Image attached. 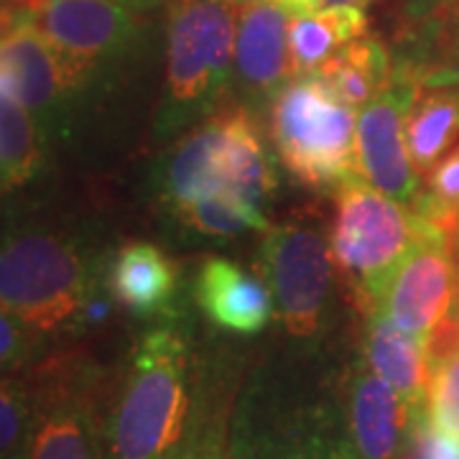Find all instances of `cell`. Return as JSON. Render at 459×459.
<instances>
[{
	"mask_svg": "<svg viewBox=\"0 0 459 459\" xmlns=\"http://www.w3.org/2000/svg\"><path fill=\"white\" fill-rule=\"evenodd\" d=\"M457 261H459V258H457Z\"/></svg>",
	"mask_w": 459,
	"mask_h": 459,
	"instance_id": "obj_35",
	"label": "cell"
},
{
	"mask_svg": "<svg viewBox=\"0 0 459 459\" xmlns=\"http://www.w3.org/2000/svg\"><path fill=\"white\" fill-rule=\"evenodd\" d=\"M181 273L177 261L146 240H128L105 263V291L123 312L159 319L174 312Z\"/></svg>",
	"mask_w": 459,
	"mask_h": 459,
	"instance_id": "obj_14",
	"label": "cell"
},
{
	"mask_svg": "<svg viewBox=\"0 0 459 459\" xmlns=\"http://www.w3.org/2000/svg\"><path fill=\"white\" fill-rule=\"evenodd\" d=\"M421 87L394 66L391 84L358 115L355 166L358 177L395 202L413 207L421 195V177L411 161L403 120Z\"/></svg>",
	"mask_w": 459,
	"mask_h": 459,
	"instance_id": "obj_11",
	"label": "cell"
},
{
	"mask_svg": "<svg viewBox=\"0 0 459 459\" xmlns=\"http://www.w3.org/2000/svg\"><path fill=\"white\" fill-rule=\"evenodd\" d=\"M370 21L358 5H327L291 23V59L296 77L314 74L332 54L368 33Z\"/></svg>",
	"mask_w": 459,
	"mask_h": 459,
	"instance_id": "obj_20",
	"label": "cell"
},
{
	"mask_svg": "<svg viewBox=\"0 0 459 459\" xmlns=\"http://www.w3.org/2000/svg\"><path fill=\"white\" fill-rule=\"evenodd\" d=\"M334 98L350 108H365L394 80V51L380 36L365 33L332 54L314 72Z\"/></svg>",
	"mask_w": 459,
	"mask_h": 459,
	"instance_id": "obj_18",
	"label": "cell"
},
{
	"mask_svg": "<svg viewBox=\"0 0 459 459\" xmlns=\"http://www.w3.org/2000/svg\"><path fill=\"white\" fill-rule=\"evenodd\" d=\"M273 189L276 171L265 138L243 105L184 135L161 174V197L174 214L202 197H235L263 210Z\"/></svg>",
	"mask_w": 459,
	"mask_h": 459,
	"instance_id": "obj_4",
	"label": "cell"
},
{
	"mask_svg": "<svg viewBox=\"0 0 459 459\" xmlns=\"http://www.w3.org/2000/svg\"><path fill=\"white\" fill-rule=\"evenodd\" d=\"M329 240L312 225H271L261 243V271L276 301V314L294 337L319 329L332 283Z\"/></svg>",
	"mask_w": 459,
	"mask_h": 459,
	"instance_id": "obj_9",
	"label": "cell"
},
{
	"mask_svg": "<svg viewBox=\"0 0 459 459\" xmlns=\"http://www.w3.org/2000/svg\"><path fill=\"white\" fill-rule=\"evenodd\" d=\"M380 312L427 342L434 329L459 312L457 243L427 240L413 247L388 281Z\"/></svg>",
	"mask_w": 459,
	"mask_h": 459,
	"instance_id": "obj_12",
	"label": "cell"
},
{
	"mask_svg": "<svg viewBox=\"0 0 459 459\" xmlns=\"http://www.w3.org/2000/svg\"><path fill=\"white\" fill-rule=\"evenodd\" d=\"M90 90L92 82L29 21L18 18L0 36V95L26 108L49 135Z\"/></svg>",
	"mask_w": 459,
	"mask_h": 459,
	"instance_id": "obj_10",
	"label": "cell"
},
{
	"mask_svg": "<svg viewBox=\"0 0 459 459\" xmlns=\"http://www.w3.org/2000/svg\"><path fill=\"white\" fill-rule=\"evenodd\" d=\"M44 33L92 87L128 59L143 31L138 8L120 0H5Z\"/></svg>",
	"mask_w": 459,
	"mask_h": 459,
	"instance_id": "obj_8",
	"label": "cell"
},
{
	"mask_svg": "<svg viewBox=\"0 0 459 459\" xmlns=\"http://www.w3.org/2000/svg\"><path fill=\"white\" fill-rule=\"evenodd\" d=\"M398 459H459V437L434 427L421 406L411 413L403 452Z\"/></svg>",
	"mask_w": 459,
	"mask_h": 459,
	"instance_id": "obj_26",
	"label": "cell"
},
{
	"mask_svg": "<svg viewBox=\"0 0 459 459\" xmlns=\"http://www.w3.org/2000/svg\"><path fill=\"white\" fill-rule=\"evenodd\" d=\"M406 146L419 177L429 174L459 146V87H429L403 120Z\"/></svg>",
	"mask_w": 459,
	"mask_h": 459,
	"instance_id": "obj_19",
	"label": "cell"
},
{
	"mask_svg": "<svg viewBox=\"0 0 459 459\" xmlns=\"http://www.w3.org/2000/svg\"><path fill=\"white\" fill-rule=\"evenodd\" d=\"M424 411L434 427L459 437V347L431 368Z\"/></svg>",
	"mask_w": 459,
	"mask_h": 459,
	"instance_id": "obj_25",
	"label": "cell"
},
{
	"mask_svg": "<svg viewBox=\"0 0 459 459\" xmlns=\"http://www.w3.org/2000/svg\"><path fill=\"white\" fill-rule=\"evenodd\" d=\"M49 159V131L26 108L0 95V195L31 184Z\"/></svg>",
	"mask_w": 459,
	"mask_h": 459,
	"instance_id": "obj_21",
	"label": "cell"
},
{
	"mask_svg": "<svg viewBox=\"0 0 459 459\" xmlns=\"http://www.w3.org/2000/svg\"><path fill=\"white\" fill-rule=\"evenodd\" d=\"M36 421L33 377L0 373V459H23Z\"/></svg>",
	"mask_w": 459,
	"mask_h": 459,
	"instance_id": "obj_22",
	"label": "cell"
},
{
	"mask_svg": "<svg viewBox=\"0 0 459 459\" xmlns=\"http://www.w3.org/2000/svg\"><path fill=\"white\" fill-rule=\"evenodd\" d=\"M427 240H452L429 220L355 174L337 189L329 253L347 299L368 316L380 309L385 286L411 250ZM457 243V240H452Z\"/></svg>",
	"mask_w": 459,
	"mask_h": 459,
	"instance_id": "obj_3",
	"label": "cell"
},
{
	"mask_svg": "<svg viewBox=\"0 0 459 459\" xmlns=\"http://www.w3.org/2000/svg\"><path fill=\"white\" fill-rule=\"evenodd\" d=\"M235 33V0H169L161 128H179L222 95L232 72Z\"/></svg>",
	"mask_w": 459,
	"mask_h": 459,
	"instance_id": "obj_6",
	"label": "cell"
},
{
	"mask_svg": "<svg viewBox=\"0 0 459 459\" xmlns=\"http://www.w3.org/2000/svg\"><path fill=\"white\" fill-rule=\"evenodd\" d=\"M189 419V344L179 329L141 334L117 388L105 398V457L166 459Z\"/></svg>",
	"mask_w": 459,
	"mask_h": 459,
	"instance_id": "obj_2",
	"label": "cell"
},
{
	"mask_svg": "<svg viewBox=\"0 0 459 459\" xmlns=\"http://www.w3.org/2000/svg\"><path fill=\"white\" fill-rule=\"evenodd\" d=\"M47 344L49 342L41 334L0 309V373L31 365L33 360H39V355H44Z\"/></svg>",
	"mask_w": 459,
	"mask_h": 459,
	"instance_id": "obj_27",
	"label": "cell"
},
{
	"mask_svg": "<svg viewBox=\"0 0 459 459\" xmlns=\"http://www.w3.org/2000/svg\"><path fill=\"white\" fill-rule=\"evenodd\" d=\"M449 3H455V0H409V3H406V16L409 18L429 16V13L439 11V8L449 5Z\"/></svg>",
	"mask_w": 459,
	"mask_h": 459,
	"instance_id": "obj_30",
	"label": "cell"
},
{
	"mask_svg": "<svg viewBox=\"0 0 459 459\" xmlns=\"http://www.w3.org/2000/svg\"><path fill=\"white\" fill-rule=\"evenodd\" d=\"M120 3H128V5L138 8V11H148V8H156V5L169 3V0H120Z\"/></svg>",
	"mask_w": 459,
	"mask_h": 459,
	"instance_id": "obj_32",
	"label": "cell"
},
{
	"mask_svg": "<svg viewBox=\"0 0 459 459\" xmlns=\"http://www.w3.org/2000/svg\"><path fill=\"white\" fill-rule=\"evenodd\" d=\"M413 210L444 235L459 240V146L429 171L427 186L421 189Z\"/></svg>",
	"mask_w": 459,
	"mask_h": 459,
	"instance_id": "obj_24",
	"label": "cell"
},
{
	"mask_svg": "<svg viewBox=\"0 0 459 459\" xmlns=\"http://www.w3.org/2000/svg\"><path fill=\"white\" fill-rule=\"evenodd\" d=\"M358 115L316 74L296 77L271 102V141L289 174L312 189H340L358 174Z\"/></svg>",
	"mask_w": 459,
	"mask_h": 459,
	"instance_id": "obj_5",
	"label": "cell"
},
{
	"mask_svg": "<svg viewBox=\"0 0 459 459\" xmlns=\"http://www.w3.org/2000/svg\"><path fill=\"white\" fill-rule=\"evenodd\" d=\"M18 21L16 8L11 5V3H5V0H0V36L8 31L13 23Z\"/></svg>",
	"mask_w": 459,
	"mask_h": 459,
	"instance_id": "obj_31",
	"label": "cell"
},
{
	"mask_svg": "<svg viewBox=\"0 0 459 459\" xmlns=\"http://www.w3.org/2000/svg\"><path fill=\"white\" fill-rule=\"evenodd\" d=\"M294 13L276 0L246 3L238 11L232 74L238 90L255 105H268L296 80L291 59Z\"/></svg>",
	"mask_w": 459,
	"mask_h": 459,
	"instance_id": "obj_13",
	"label": "cell"
},
{
	"mask_svg": "<svg viewBox=\"0 0 459 459\" xmlns=\"http://www.w3.org/2000/svg\"><path fill=\"white\" fill-rule=\"evenodd\" d=\"M281 459H355L352 455L347 457L342 449H322V446H312V449H296L289 452Z\"/></svg>",
	"mask_w": 459,
	"mask_h": 459,
	"instance_id": "obj_29",
	"label": "cell"
},
{
	"mask_svg": "<svg viewBox=\"0 0 459 459\" xmlns=\"http://www.w3.org/2000/svg\"><path fill=\"white\" fill-rule=\"evenodd\" d=\"M457 258H459V240H457Z\"/></svg>",
	"mask_w": 459,
	"mask_h": 459,
	"instance_id": "obj_34",
	"label": "cell"
},
{
	"mask_svg": "<svg viewBox=\"0 0 459 459\" xmlns=\"http://www.w3.org/2000/svg\"><path fill=\"white\" fill-rule=\"evenodd\" d=\"M36 421L23 459L105 457V377L92 360L65 355L31 373Z\"/></svg>",
	"mask_w": 459,
	"mask_h": 459,
	"instance_id": "obj_7",
	"label": "cell"
},
{
	"mask_svg": "<svg viewBox=\"0 0 459 459\" xmlns=\"http://www.w3.org/2000/svg\"><path fill=\"white\" fill-rule=\"evenodd\" d=\"M166 459H228L222 442L214 431H202L189 444H181L179 449Z\"/></svg>",
	"mask_w": 459,
	"mask_h": 459,
	"instance_id": "obj_28",
	"label": "cell"
},
{
	"mask_svg": "<svg viewBox=\"0 0 459 459\" xmlns=\"http://www.w3.org/2000/svg\"><path fill=\"white\" fill-rule=\"evenodd\" d=\"M238 5H246V3H255V0H235Z\"/></svg>",
	"mask_w": 459,
	"mask_h": 459,
	"instance_id": "obj_33",
	"label": "cell"
},
{
	"mask_svg": "<svg viewBox=\"0 0 459 459\" xmlns=\"http://www.w3.org/2000/svg\"><path fill=\"white\" fill-rule=\"evenodd\" d=\"M105 263L82 235L18 228L0 235V309L47 342L77 334L98 319Z\"/></svg>",
	"mask_w": 459,
	"mask_h": 459,
	"instance_id": "obj_1",
	"label": "cell"
},
{
	"mask_svg": "<svg viewBox=\"0 0 459 459\" xmlns=\"http://www.w3.org/2000/svg\"><path fill=\"white\" fill-rule=\"evenodd\" d=\"M186 228L204 232V235H238L246 230L271 228L261 207L247 204L235 197H202L189 202L177 212Z\"/></svg>",
	"mask_w": 459,
	"mask_h": 459,
	"instance_id": "obj_23",
	"label": "cell"
},
{
	"mask_svg": "<svg viewBox=\"0 0 459 459\" xmlns=\"http://www.w3.org/2000/svg\"><path fill=\"white\" fill-rule=\"evenodd\" d=\"M195 301L212 325L232 334H258L276 314L265 279L228 258H207L199 265Z\"/></svg>",
	"mask_w": 459,
	"mask_h": 459,
	"instance_id": "obj_15",
	"label": "cell"
},
{
	"mask_svg": "<svg viewBox=\"0 0 459 459\" xmlns=\"http://www.w3.org/2000/svg\"><path fill=\"white\" fill-rule=\"evenodd\" d=\"M411 413L406 401L376 373H358L350 383L347 421L355 459H398Z\"/></svg>",
	"mask_w": 459,
	"mask_h": 459,
	"instance_id": "obj_16",
	"label": "cell"
},
{
	"mask_svg": "<svg viewBox=\"0 0 459 459\" xmlns=\"http://www.w3.org/2000/svg\"><path fill=\"white\" fill-rule=\"evenodd\" d=\"M362 352L370 373L385 380L406 401L411 411L424 406L431 365H429L427 342L421 337H413L401 327H395L385 314L376 309L365 316Z\"/></svg>",
	"mask_w": 459,
	"mask_h": 459,
	"instance_id": "obj_17",
	"label": "cell"
}]
</instances>
